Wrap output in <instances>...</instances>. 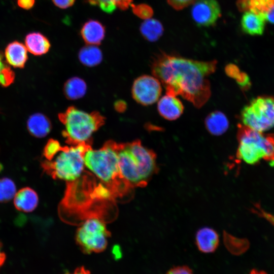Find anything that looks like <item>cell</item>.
Wrapping results in <instances>:
<instances>
[{
  "label": "cell",
  "instance_id": "7402d4cb",
  "mask_svg": "<svg viewBox=\"0 0 274 274\" xmlns=\"http://www.w3.org/2000/svg\"><path fill=\"white\" fill-rule=\"evenodd\" d=\"M78 57L83 64L91 67L101 62L102 54L100 49L96 46L87 45L80 49Z\"/></svg>",
  "mask_w": 274,
  "mask_h": 274
},
{
  "label": "cell",
  "instance_id": "74e56055",
  "mask_svg": "<svg viewBox=\"0 0 274 274\" xmlns=\"http://www.w3.org/2000/svg\"><path fill=\"white\" fill-rule=\"evenodd\" d=\"M6 259L5 253L3 251L1 245L0 244V268L4 265Z\"/></svg>",
  "mask_w": 274,
  "mask_h": 274
},
{
  "label": "cell",
  "instance_id": "83f0119b",
  "mask_svg": "<svg viewBox=\"0 0 274 274\" xmlns=\"http://www.w3.org/2000/svg\"><path fill=\"white\" fill-rule=\"evenodd\" d=\"M62 148L58 141L51 139L45 146L43 154L47 160H52L55 156L59 153Z\"/></svg>",
  "mask_w": 274,
  "mask_h": 274
},
{
  "label": "cell",
  "instance_id": "30bf717a",
  "mask_svg": "<svg viewBox=\"0 0 274 274\" xmlns=\"http://www.w3.org/2000/svg\"><path fill=\"white\" fill-rule=\"evenodd\" d=\"M191 9V16L198 26L214 25L221 16L220 5L216 0H196Z\"/></svg>",
  "mask_w": 274,
  "mask_h": 274
},
{
  "label": "cell",
  "instance_id": "6da1fadb",
  "mask_svg": "<svg viewBox=\"0 0 274 274\" xmlns=\"http://www.w3.org/2000/svg\"><path fill=\"white\" fill-rule=\"evenodd\" d=\"M217 64L215 60L199 61L162 52L153 58L151 68L166 94L180 95L200 108L211 96L208 77L216 71Z\"/></svg>",
  "mask_w": 274,
  "mask_h": 274
},
{
  "label": "cell",
  "instance_id": "603a6c76",
  "mask_svg": "<svg viewBox=\"0 0 274 274\" xmlns=\"http://www.w3.org/2000/svg\"><path fill=\"white\" fill-rule=\"evenodd\" d=\"M140 30L146 40L150 42H155L162 35L163 27L158 20L149 18L145 20L141 24Z\"/></svg>",
  "mask_w": 274,
  "mask_h": 274
},
{
  "label": "cell",
  "instance_id": "e0dca14e",
  "mask_svg": "<svg viewBox=\"0 0 274 274\" xmlns=\"http://www.w3.org/2000/svg\"><path fill=\"white\" fill-rule=\"evenodd\" d=\"M14 199L16 208L25 212H30L34 210L39 201L37 193L29 187L23 188L16 192Z\"/></svg>",
  "mask_w": 274,
  "mask_h": 274
},
{
  "label": "cell",
  "instance_id": "8fae6325",
  "mask_svg": "<svg viewBox=\"0 0 274 274\" xmlns=\"http://www.w3.org/2000/svg\"><path fill=\"white\" fill-rule=\"evenodd\" d=\"M157 110L163 118L172 121L181 116L184 111V106L177 96L166 94L159 100Z\"/></svg>",
  "mask_w": 274,
  "mask_h": 274
},
{
  "label": "cell",
  "instance_id": "ab89813d",
  "mask_svg": "<svg viewBox=\"0 0 274 274\" xmlns=\"http://www.w3.org/2000/svg\"><path fill=\"white\" fill-rule=\"evenodd\" d=\"M2 168H3L2 165L0 163V171L2 170Z\"/></svg>",
  "mask_w": 274,
  "mask_h": 274
},
{
  "label": "cell",
  "instance_id": "7a4b0ae2",
  "mask_svg": "<svg viewBox=\"0 0 274 274\" xmlns=\"http://www.w3.org/2000/svg\"><path fill=\"white\" fill-rule=\"evenodd\" d=\"M118 161L120 176L130 187L146 186L158 170L155 153L139 140L120 143Z\"/></svg>",
  "mask_w": 274,
  "mask_h": 274
},
{
  "label": "cell",
  "instance_id": "cb8c5ba5",
  "mask_svg": "<svg viewBox=\"0 0 274 274\" xmlns=\"http://www.w3.org/2000/svg\"><path fill=\"white\" fill-rule=\"evenodd\" d=\"M133 0H86L91 5L97 6L107 13H113L117 8L127 10Z\"/></svg>",
  "mask_w": 274,
  "mask_h": 274
},
{
  "label": "cell",
  "instance_id": "8d00e7d4",
  "mask_svg": "<svg viewBox=\"0 0 274 274\" xmlns=\"http://www.w3.org/2000/svg\"><path fill=\"white\" fill-rule=\"evenodd\" d=\"M265 19L271 24H274V6L265 14Z\"/></svg>",
  "mask_w": 274,
  "mask_h": 274
},
{
  "label": "cell",
  "instance_id": "277c9868",
  "mask_svg": "<svg viewBox=\"0 0 274 274\" xmlns=\"http://www.w3.org/2000/svg\"><path fill=\"white\" fill-rule=\"evenodd\" d=\"M58 119L65 129L62 135L71 146L91 142V135L105 124V118L98 112L88 113L74 106L58 114Z\"/></svg>",
  "mask_w": 274,
  "mask_h": 274
},
{
  "label": "cell",
  "instance_id": "9a60e30c",
  "mask_svg": "<svg viewBox=\"0 0 274 274\" xmlns=\"http://www.w3.org/2000/svg\"><path fill=\"white\" fill-rule=\"evenodd\" d=\"M265 16L261 14L247 11L244 12L241 21L243 31L251 36H260L265 28Z\"/></svg>",
  "mask_w": 274,
  "mask_h": 274
},
{
  "label": "cell",
  "instance_id": "ba28073f",
  "mask_svg": "<svg viewBox=\"0 0 274 274\" xmlns=\"http://www.w3.org/2000/svg\"><path fill=\"white\" fill-rule=\"evenodd\" d=\"M110 235L105 223L101 220L90 217L77 229L76 240L84 253H97L106 249Z\"/></svg>",
  "mask_w": 274,
  "mask_h": 274
},
{
  "label": "cell",
  "instance_id": "484cf974",
  "mask_svg": "<svg viewBox=\"0 0 274 274\" xmlns=\"http://www.w3.org/2000/svg\"><path fill=\"white\" fill-rule=\"evenodd\" d=\"M16 193V186L12 180L9 178L0 179V202L11 200Z\"/></svg>",
  "mask_w": 274,
  "mask_h": 274
},
{
  "label": "cell",
  "instance_id": "d6a6232c",
  "mask_svg": "<svg viewBox=\"0 0 274 274\" xmlns=\"http://www.w3.org/2000/svg\"><path fill=\"white\" fill-rule=\"evenodd\" d=\"M76 0H52L53 4L60 9H66L73 6Z\"/></svg>",
  "mask_w": 274,
  "mask_h": 274
},
{
  "label": "cell",
  "instance_id": "e575fe53",
  "mask_svg": "<svg viewBox=\"0 0 274 274\" xmlns=\"http://www.w3.org/2000/svg\"><path fill=\"white\" fill-rule=\"evenodd\" d=\"M64 274H90V271L84 266L77 267L72 272H67Z\"/></svg>",
  "mask_w": 274,
  "mask_h": 274
},
{
  "label": "cell",
  "instance_id": "5bb4252c",
  "mask_svg": "<svg viewBox=\"0 0 274 274\" xmlns=\"http://www.w3.org/2000/svg\"><path fill=\"white\" fill-rule=\"evenodd\" d=\"M195 244L199 251L204 253H213L218 247L219 235L212 228H201L196 233Z\"/></svg>",
  "mask_w": 274,
  "mask_h": 274
},
{
  "label": "cell",
  "instance_id": "2e32d148",
  "mask_svg": "<svg viewBox=\"0 0 274 274\" xmlns=\"http://www.w3.org/2000/svg\"><path fill=\"white\" fill-rule=\"evenodd\" d=\"M24 42L27 50L35 56L46 54L51 47L48 39L39 32H32L27 34Z\"/></svg>",
  "mask_w": 274,
  "mask_h": 274
},
{
  "label": "cell",
  "instance_id": "52a82bcc",
  "mask_svg": "<svg viewBox=\"0 0 274 274\" xmlns=\"http://www.w3.org/2000/svg\"><path fill=\"white\" fill-rule=\"evenodd\" d=\"M244 125L263 132L274 127V97L259 96L244 107L241 112Z\"/></svg>",
  "mask_w": 274,
  "mask_h": 274
},
{
  "label": "cell",
  "instance_id": "5b68a950",
  "mask_svg": "<svg viewBox=\"0 0 274 274\" xmlns=\"http://www.w3.org/2000/svg\"><path fill=\"white\" fill-rule=\"evenodd\" d=\"M237 159L249 164L263 159L274 162V134H264L239 124L237 134Z\"/></svg>",
  "mask_w": 274,
  "mask_h": 274
},
{
  "label": "cell",
  "instance_id": "836d02e7",
  "mask_svg": "<svg viewBox=\"0 0 274 274\" xmlns=\"http://www.w3.org/2000/svg\"><path fill=\"white\" fill-rule=\"evenodd\" d=\"M17 3L20 8L28 10L33 7L35 0H17Z\"/></svg>",
  "mask_w": 274,
  "mask_h": 274
},
{
  "label": "cell",
  "instance_id": "1f68e13d",
  "mask_svg": "<svg viewBox=\"0 0 274 274\" xmlns=\"http://www.w3.org/2000/svg\"><path fill=\"white\" fill-rule=\"evenodd\" d=\"M165 274H194L192 269L187 265L174 266Z\"/></svg>",
  "mask_w": 274,
  "mask_h": 274
},
{
  "label": "cell",
  "instance_id": "44dd1931",
  "mask_svg": "<svg viewBox=\"0 0 274 274\" xmlns=\"http://www.w3.org/2000/svg\"><path fill=\"white\" fill-rule=\"evenodd\" d=\"M87 85L85 82L79 77H72L67 80L63 86L65 97L71 100L82 97L86 93Z\"/></svg>",
  "mask_w": 274,
  "mask_h": 274
},
{
  "label": "cell",
  "instance_id": "3957f363",
  "mask_svg": "<svg viewBox=\"0 0 274 274\" xmlns=\"http://www.w3.org/2000/svg\"><path fill=\"white\" fill-rule=\"evenodd\" d=\"M119 145L120 143L109 141L99 149L89 148L84 157L85 165L108 186L112 193H116L120 187L131 188L120 176Z\"/></svg>",
  "mask_w": 274,
  "mask_h": 274
},
{
  "label": "cell",
  "instance_id": "ffe728a7",
  "mask_svg": "<svg viewBox=\"0 0 274 274\" xmlns=\"http://www.w3.org/2000/svg\"><path fill=\"white\" fill-rule=\"evenodd\" d=\"M236 5L241 12L250 11L265 16L274 6V0H237Z\"/></svg>",
  "mask_w": 274,
  "mask_h": 274
},
{
  "label": "cell",
  "instance_id": "4dcf8cb0",
  "mask_svg": "<svg viewBox=\"0 0 274 274\" xmlns=\"http://www.w3.org/2000/svg\"><path fill=\"white\" fill-rule=\"evenodd\" d=\"M196 0H167L168 4L177 10H182L191 4H193Z\"/></svg>",
  "mask_w": 274,
  "mask_h": 274
},
{
  "label": "cell",
  "instance_id": "4fadbf2b",
  "mask_svg": "<svg viewBox=\"0 0 274 274\" xmlns=\"http://www.w3.org/2000/svg\"><path fill=\"white\" fill-rule=\"evenodd\" d=\"M105 27L99 21L90 19L84 23L80 30L82 39L87 45H100L105 36Z\"/></svg>",
  "mask_w": 274,
  "mask_h": 274
},
{
  "label": "cell",
  "instance_id": "f546056e",
  "mask_svg": "<svg viewBox=\"0 0 274 274\" xmlns=\"http://www.w3.org/2000/svg\"><path fill=\"white\" fill-rule=\"evenodd\" d=\"M253 212L260 217L264 219L274 226V215L263 210L259 204H255L252 209Z\"/></svg>",
  "mask_w": 274,
  "mask_h": 274
},
{
  "label": "cell",
  "instance_id": "f35d334b",
  "mask_svg": "<svg viewBox=\"0 0 274 274\" xmlns=\"http://www.w3.org/2000/svg\"><path fill=\"white\" fill-rule=\"evenodd\" d=\"M249 274H267L265 271L258 270L257 269H252Z\"/></svg>",
  "mask_w": 274,
  "mask_h": 274
},
{
  "label": "cell",
  "instance_id": "9c48e42d",
  "mask_svg": "<svg viewBox=\"0 0 274 274\" xmlns=\"http://www.w3.org/2000/svg\"><path fill=\"white\" fill-rule=\"evenodd\" d=\"M161 84L154 76L147 75L140 76L133 83L131 88L132 97L142 105H152L159 99L161 95Z\"/></svg>",
  "mask_w": 274,
  "mask_h": 274
},
{
  "label": "cell",
  "instance_id": "ac0fdd59",
  "mask_svg": "<svg viewBox=\"0 0 274 274\" xmlns=\"http://www.w3.org/2000/svg\"><path fill=\"white\" fill-rule=\"evenodd\" d=\"M27 128L32 135L42 138L46 136L50 132L52 125L46 116L42 113H35L28 118Z\"/></svg>",
  "mask_w": 274,
  "mask_h": 274
},
{
  "label": "cell",
  "instance_id": "d6986e66",
  "mask_svg": "<svg viewBox=\"0 0 274 274\" xmlns=\"http://www.w3.org/2000/svg\"><path fill=\"white\" fill-rule=\"evenodd\" d=\"M204 124L207 130L214 135L224 133L229 127V121L226 115L219 111H215L206 118Z\"/></svg>",
  "mask_w": 274,
  "mask_h": 274
},
{
  "label": "cell",
  "instance_id": "8992f818",
  "mask_svg": "<svg viewBox=\"0 0 274 274\" xmlns=\"http://www.w3.org/2000/svg\"><path fill=\"white\" fill-rule=\"evenodd\" d=\"M91 142H83L70 147H62L54 160L42 163L44 170L54 179L74 181L81 175L84 164V155L91 147Z\"/></svg>",
  "mask_w": 274,
  "mask_h": 274
},
{
  "label": "cell",
  "instance_id": "7c38bea8",
  "mask_svg": "<svg viewBox=\"0 0 274 274\" xmlns=\"http://www.w3.org/2000/svg\"><path fill=\"white\" fill-rule=\"evenodd\" d=\"M5 57L8 64L14 68H23L28 59L25 46L18 41L8 44L5 50Z\"/></svg>",
  "mask_w": 274,
  "mask_h": 274
},
{
  "label": "cell",
  "instance_id": "d4e9b609",
  "mask_svg": "<svg viewBox=\"0 0 274 274\" xmlns=\"http://www.w3.org/2000/svg\"><path fill=\"white\" fill-rule=\"evenodd\" d=\"M15 73L4 60V56L0 52V85L6 87L11 85L15 80Z\"/></svg>",
  "mask_w": 274,
  "mask_h": 274
},
{
  "label": "cell",
  "instance_id": "f1b7e54d",
  "mask_svg": "<svg viewBox=\"0 0 274 274\" xmlns=\"http://www.w3.org/2000/svg\"><path fill=\"white\" fill-rule=\"evenodd\" d=\"M133 14L138 17L143 19H148L150 18L153 14V11L151 7L145 4H140L138 5H130Z\"/></svg>",
  "mask_w": 274,
  "mask_h": 274
},
{
  "label": "cell",
  "instance_id": "d590c367",
  "mask_svg": "<svg viewBox=\"0 0 274 274\" xmlns=\"http://www.w3.org/2000/svg\"><path fill=\"white\" fill-rule=\"evenodd\" d=\"M114 106L118 112H122L126 109V104L124 101L118 100L115 102Z\"/></svg>",
  "mask_w": 274,
  "mask_h": 274
},
{
  "label": "cell",
  "instance_id": "4316f807",
  "mask_svg": "<svg viewBox=\"0 0 274 274\" xmlns=\"http://www.w3.org/2000/svg\"><path fill=\"white\" fill-rule=\"evenodd\" d=\"M225 71L229 77L234 79L241 87L244 88L248 86L250 81L248 75L242 72L235 64H227Z\"/></svg>",
  "mask_w": 274,
  "mask_h": 274
}]
</instances>
